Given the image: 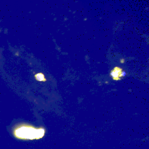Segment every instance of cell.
I'll return each instance as SVG.
<instances>
[{
    "label": "cell",
    "mask_w": 149,
    "mask_h": 149,
    "mask_svg": "<svg viewBox=\"0 0 149 149\" xmlns=\"http://www.w3.org/2000/svg\"><path fill=\"white\" fill-rule=\"evenodd\" d=\"M120 62L121 63H123L125 62V59H123V58L120 59Z\"/></svg>",
    "instance_id": "cell-4"
},
{
    "label": "cell",
    "mask_w": 149,
    "mask_h": 149,
    "mask_svg": "<svg viewBox=\"0 0 149 149\" xmlns=\"http://www.w3.org/2000/svg\"><path fill=\"white\" fill-rule=\"evenodd\" d=\"M34 77L36 80L39 81H45L47 79L45 77L44 74L42 73H37L34 75Z\"/></svg>",
    "instance_id": "cell-3"
},
{
    "label": "cell",
    "mask_w": 149,
    "mask_h": 149,
    "mask_svg": "<svg viewBox=\"0 0 149 149\" xmlns=\"http://www.w3.org/2000/svg\"><path fill=\"white\" fill-rule=\"evenodd\" d=\"M110 74L114 80H119L122 79V77H124L126 75V72L123 71L120 67L115 66L111 71Z\"/></svg>",
    "instance_id": "cell-2"
},
{
    "label": "cell",
    "mask_w": 149,
    "mask_h": 149,
    "mask_svg": "<svg viewBox=\"0 0 149 149\" xmlns=\"http://www.w3.org/2000/svg\"><path fill=\"white\" fill-rule=\"evenodd\" d=\"M45 134L43 127L36 128L27 124H19L13 129V136L20 140H34L42 138Z\"/></svg>",
    "instance_id": "cell-1"
}]
</instances>
